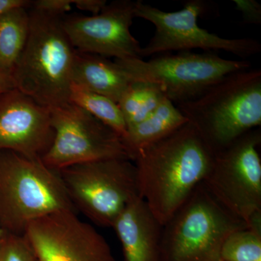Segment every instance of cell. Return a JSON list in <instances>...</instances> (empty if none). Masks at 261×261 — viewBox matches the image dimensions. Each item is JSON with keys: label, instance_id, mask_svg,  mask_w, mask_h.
I'll return each mask as SVG.
<instances>
[{"label": "cell", "instance_id": "cell-22", "mask_svg": "<svg viewBox=\"0 0 261 261\" xmlns=\"http://www.w3.org/2000/svg\"><path fill=\"white\" fill-rule=\"evenodd\" d=\"M72 5H74V0H37L32 2L30 6L44 13L64 16L71 9Z\"/></svg>", "mask_w": 261, "mask_h": 261}, {"label": "cell", "instance_id": "cell-10", "mask_svg": "<svg viewBox=\"0 0 261 261\" xmlns=\"http://www.w3.org/2000/svg\"><path fill=\"white\" fill-rule=\"evenodd\" d=\"M49 111L54 137L42 159L48 167L58 171L99 160H130L121 137L82 108L69 102Z\"/></svg>", "mask_w": 261, "mask_h": 261}, {"label": "cell", "instance_id": "cell-4", "mask_svg": "<svg viewBox=\"0 0 261 261\" xmlns=\"http://www.w3.org/2000/svg\"><path fill=\"white\" fill-rule=\"evenodd\" d=\"M63 211H75L59 172L42 159L0 152V228L23 235L29 225Z\"/></svg>", "mask_w": 261, "mask_h": 261}, {"label": "cell", "instance_id": "cell-11", "mask_svg": "<svg viewBox=\"0 0 261 261\" xmlns=\"http://www.w3.org/2000/svg\"><path fill=\"white\" fill-rule=\"evenodd\" d=\"M23 236L38 261H116L106 239L75 211L37 220Z\"/></svg>", "mask_w": 261, "mask_h": 261}, {"label": "cell", "instance_id": "cell-7", "mask_svg": "<svg viewBox=\"0 0 261 261\" xmlns=\"http://www.w3.org/2000/svg\"><path fill=\"white\" fill-rule=\"evenodd\" d=\"M58 172L75 210L102 227H112L122 211L140 196L137 170L129 159L99 160Z\"/></svg>", "mask_w": 261, "mask_h": 261}, {"label": "cell", "instance_id": "cell-1", "mask_svg": "<svg viewBox=\"0 0 261 261\" xmlns=\"http://www.w3.org/2000/svg\"><path fill=\"white\" fill-rule=\"evenodd\" d=\"M214 158L189 122L135 154L139 195L163 226L203 181Z\"/></svg>", "mask_w": 261, "mask_h": 261}, {"label": "cell", "instance_id": "cell-16", "mask_svg": "<svg viewBox=\"0 0 261 261\" xmlns=\"http://www.w3.org/2000/svg\"><path fill=\"white\" fill-rule=\"evenodd\" d=\"M187 123L188 121L176 105L166 98L150 116L127 128L122 140L133 161L141 149L162 140Z\"/></svg>", "mask_w": 261, "mask_h": 261}, {"label": "cell", "instance_id": "cell-8", "mask_svg": "<svg viewBox=\"0 0 261 261\" xmlns=\"http://www.w3.org/2000/svg\"><path fill=\"white\" fill-rule=\"evenodd\" d=\"M114 61L132 82L158 84L176 106L200 97L228 75L250 68L249 62L225 59L212 51H180L147 61L140 58Z\"/></svg>", "mask_w": 261, "mask_h": 261}, {"label": "cell", "instance_id": "cell-17", "mask_svg": "<svg viewBox=\"0 0 261 261\" xmlns=\"http://www.w3.org/2000/svg\"><path fill=\"white\" fill-rule=\"evenodd\" d=\"M29 7H18L0 15V70L11 76L28 40Z\"/></svg>", "mask_w": 261, "mask_h": 261}, {"label": "cell", "instance_id": "cell-15", "mask_svg": "<svg viewBox=\"0 0 261 261\" xmlns=\"http://www.w3.org/2000/svg\"><path fill=\"white\" fill-rule=\"evenodd\" d=\"M73 83L118 102L132 81L115 61L109 58L75 51Z\"/></svg>", "mask_w": 261, "mask_h": 261}, {"label": "cell", "instance_id": "cell-14", "mask_svg": "<svg viewBox=\"0 0 261 261\" xmlns=\"http://www.w3.org/2000/svg\"><path fill=\"white\" fill-rule=\"evenodd\" d=\"M112 228L125 261H161L163 225L140 196L122 211Z\"/></svg>", "mask_w": 261, "mask_h": 261}, {"label": "cell", "instance_id": "cell-23", "mask_svg": "<svg viewBox=\"0 0 261 261\" xmlns=\"http://www.w3.org/2000/svg\"><path fill=\"white\" fill-rule=\"evenodd\" d=\"M235 9L243 15L244 22L248 24L261 23V5L255 0H233Z\"/></svg>", "mask_w": 261, "mask_h": 261}, {"label": "cell", "instance_id": "cell-25", "mask_svg": "<svg viewBox=\"0 0 261 261\" xmlns=\"http://www.w3.org/2000/svg\"><path fill=\"white\" fill-rule=\"evenodd\" d=\"M31 3L27 0H0V15L18 7H29Z\"/></svg>", "mask_w": 261, "mask_h": 261}, {"label": "cell", "instance_id": "cell-5", "mask_svg": "<svg viewBox=\"0 0 261 261\" xmlns=\"http://www.w3.org/2000/svg\"><path fill=\"white\" fill-rule=\"evenodd\" d=\"M246 227L202 182L163 225L161 261H220L225 239Z\"/></svg>", "mask_w": 261, "mask_h": 261}, {"label": "cell", "instance_id": "cell-13", "mask_svg": "<svg viewBox=\"0 0 261 261\" xmlns=\"http://www.w3.org/2000/svg\"><path fill=\"white\" fill-rule=\"evenodd\" d=\"M53 137L49 108L17 89L0 95V152L42 159Z\"/></svg>", "mask_w": 261, "mask_h": 261}, {"label": "cell", "instance_id": "cell-9", "mask_svg": "<svg viewBox=\"0 0 261 261\" xmlns=\"http://www.w3.org/2000/svg\"><path fill=\"white\" fill-rule=\"evenodd\" d=\"M206 4L202 0H189L181 10L165 12L136 1L135 17L150 22L155 32L147 45L141 49V58L168 51H225L240 58L255 56L261 51L260 43L252 38L226 39L201 28L197 19L204 14Z\"/></svg>", "mask_w": 261, "mask_h": 261}, {"label": "cell", "instance_id": "cell-20", "mask_svg": "<svg viewBox=\"0 0 261 261\" xmlns=\"http://www.w3.org/2000/svg\"><path fill=\"white\" fill-rule=\"evenodd\" d=\"M220 261H261V230L240 228L225 239Z\"/></svg>", "mask_w": 261, "mask_h": 261}, {"label": "cell", "instance_id": "cell-21", "mask_svg": "<svg viewBox=\"0 0 261 261\" xmlns=\"http://www.w3.org/2000/svg\"><path fill=\"white\" fill-rule=\"evenodd\" d=\"M0 261H38L22 235L5 233L0 242Z\"/></svg>", "mask_w": 261, "mask_h": 261}, {"label": "cell", "instance_id": "cell-12", "mask_svg": "<svg viewBox=\"0 0 261 261\" xmlns=\"http://www.w3.org/2000/svg\"><path fill=\"white\" fill-rule=\"evenodd\" d=\"M136 2L118 0L91 16L62 18L68 39L77 51L115 60L140 58V42L130 33Z\"/></svg>", "mask_w": 261, "mask_h": 261}, {"label": "cell", "instance_id": "cell-3", "mask_svg": "<svg viewBox=\"0 0 261 261\" xmlns=\"http://www.w3.org/2000/svg\"><path fill=\"white\" fill-rule=\"evenodd\" d=\"M28 40L12 77L15 89L51 108L69 103L76 49L63 27V16L29 10Z\"/></svg>", "mask_w": 261, "mask_h": 261}, {"label": "cell", "instance_id": "cell-6", "mask_svg": "<svg viewBox=\"0 0 261 261\" xmlns=\"http://www.w3.org/2000/svg\"><path fill=\"white\" fill-rule=\"evenodd\" d=\"M260 128L214 154L202 184L215 200L250 228L261 230Z\"/></svg>", "mask_w": 261, "mask_h": 261}, {"label": "cell", "instance_id": "cell-18", "mask_svg": "<svg viewBox=\"0 0 261 261\" xmlns=\"http://www.w3.org/2000/svg\"><path fill=\"white\" fill-rule=\"evenodd\" d=\"M166 98L158 84L138 81L130 82L118 102L127 128L150 116Z\"/></svg>", "mask_w": 261, "mask_h": 261}, {"label": "cell", "instance_id": "cell-19", "mask_svg": "<svg viewBox=\"0 0 261 261\" xmlns=\"http://www.w3.org/2000/svg\"><path fill=\"white\" fill-rule=\"evenodd\" d=\"M69 102L78 106L114 130L123 140L127 126L118 103L80 85L72 84Z\"/></svg>", "mask_w": 261, "mask_h": 261}, {"label": "cell", "instance_id": "cell-27", "mask_svg": "<svg viewBox=\"0 0 261 261\" xmlns=\"http://www.w3.org/2000/svg\"><path fill=\"white\" fill-rule=\"evenodd\" d=\"M5 233L6 232H5L2 228H0V242H1L2 239L3 238V237H4Z\"/></svg>", "mask_w": 261, "mask_h": 261}, {"label": "cell", "instance_id": "cell-24", "mask_svg": "<svg viewBox=\"0 0 261 261\" xmlns=\"http://www.w3.org/2000/svg\"><path fill=\"white\" fill-rule=\"evenodd\" d=\"M107 5L106 0H74V5L80 10L89 12L93 15L100 13Z\"/></svg>", "mask_w": 261, "mask_h": 261}, {"label": "cell", "instance_id": "cell-2", "mask_svg": "<svg viewBox=\"0 0 261 261\" xmlns=\"http://www.w3.org/2000/svg\"><path fill=\"white\" fill-rule=\"evenodd\" d=\"M214 153L261 125V70L224 77L200 97L176 105Z\"/></svg>", "mask_w": 261, "mask_h": 261}, {"label": "cell", "instance_id": "cell-26", "mask_svg": "<svg viewBox=\"0 0 261 261\" xmlns=\"http://www.w3.org/2000/svg\"><path fill=\"white\" fill-rule=\"evenodd\" d=\"M14 89L15 86L13 77L0 70V95Z\"/></svg>", "mask_w": 261, "mask_h": 261}]
</instances>
